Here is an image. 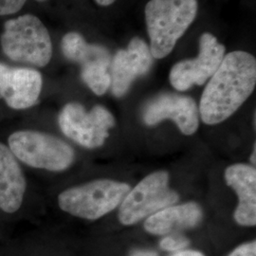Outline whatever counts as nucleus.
Here are the masks:
<instances>
[{
  "mask_svg": "<svg viewBox=\"0 0 256 256\" xmlns=\"http://www.w3.org/2000/svg\"><path fill=\"white\" fill-rule=\"evenodd\" d=\"M256 58L246 52H232L210 78L202 94L200 113L206 124H218L230 117L254 92Z\"/></svg>",
  "mask_w": 256,
  "mask_h": 256,
  "instance_id": "obj_1",
  "label": "nucleus"
},
{
  "mask_svg": "<svg viewBox=\"0 0 256 256\" xmlns=\"http://www.w3.org/2000/svg\"><path fill=\"white\" fill-rule=\"evenodd\" d=\"M198 8V0H150L147 3L146 20L153 58H164L173 50L196 18Z\"/></svg>",
  "mask_w": 256,
  "mask_h": 256,
  "instance_id": "obj_2",
  "label": "nucleus"
},
{
  "mask_svg": "<svg viewBox=\"0 0 256 256\" xmlns=\"http://www.w3.org/2000/svg\"><path fill=\"white\" fill-rule=\"evenodd\" d=\"M0 43L5 55L16 62L45 66L52 59V45L48 32L32 14L8 20Z\"/></svg>",
  "mask_w": 256,
  "mask_h": 256,
  "instance_id": "obj_3",
  "label": "nucleus"
},
{
  "mask_svg": "<svg viewBox=\"0 0 256 256\" xmlns=\"http://www.w3.org/2000/svg\"><path fill=\"white\" fill-rule=\"evenodd\" d=\"M129 191L126 183L98 180L66 189L59 194L58 204L72 216L96 220L116 209Z\"/></svg>",
  "mask_w": 256,
  "mask_h": 256,
  "instance_id": "obj_4",
  "label": "nucleus"
},
{
  "mask_svg": "<svg viewBox=\"0 0 256 256\" xmlns=\"http://www.w3.org/2000/svg\"><path fill=\"white\" fill-rule=\"evenodd\" d=\"M10 150L19 160L37 169L61 172L74 160V150L52 135L24 130L12 133L8 140Z\"/></svg>",
  "mask_w": 256,
  "mask_h": 256,
  "instance_id": "obj_5",
  "label": "nucleus"
},
{
  "mask_svg": "<svg viewBox=\"0 0 256 256\" xmlns=\"http://www.w3.org/2000/svg\"><path fill=\"white\" fill-rule=\"evenodd\" d=\"M168 183L169 174L165 171L146 176L129 191L122 202L119 210L120 223L128 226L136 224L178 202V194L169 188Z\"/></svg>",
  "mask_w": 256,
  "mask_h": 256,
  "instance_id": "obj_6",
  "label": "nucleus"
},
{
  "mask_svg": "<svg viewBox=\"0 0 256 256\" xmlns=\"http://www.w3.org/2000/svg\"><path fill=\"white\" fill-rule=\"evenodd\" d=\"M58 122L66 137L88 149L102 146L108 137V130L115 124L114 117L104 108L96 106L86 111L78 102L66 104Z\"/></svg>",
  "mask_w": 256,
  "mask_h": 256,
  "instance_id": "obj_7",
  "label": "nucleus"
},
{
  "mask_svg": "<svg viewBox=\"0 0 256 256\" xmlns=\"http://www.w3.org/2000/svg\"><path fill=\"white\" fill-rule=\"evenodd\" d=\"M225 54V48L209 32L200 37V54L190 60L174 64L170 72V82L180 92L189 90L194 84L202 86L207 82L220 68Z\"/></svg>",
  "mask_w": 256,
  "mask_h": 256,
  "instance_id": "obj_8",
  "label": "nucleus"
},
{
  "mask_svg": "<svg viewBox=\"0 0 256 256\" xmlns=\"http://www.w3.org/2000/svg\"><path fill=\"white\" fill-rule=\"evenodd\" d=\"M198 108L188 96L173 93L162 94L147 104L144 120L154 126L165 119L174 120L184 135H192L198 128Z\"/></svg>",
  "mask_w": 256,
  "mask_h": 256,
  "instance_id": "obj_9",
  "label": "nucleus"
},
{
  "mask_svg": "<svg viewBox=\"0 0 256 256\" xmlns=\"http://www.w3.org/2000/svg\"><path fill=\"white\" fill-rule=\"evenodd\" d=\"M111 86L115 96L122 97L138 76L146 74L153 64L150 46L140 39L133 38L128 50H120L111 62Z\"/></svg>",
  "mask_w": 256,
  "mask_h": 256,
  "instance_id": "obj_10",
  "label": "nucleus"
},
{
  "mask_svg": "<svg viewBox=\"0 0 256 256\" xmlns=\"http://www.w3.org/2000/svg\"><path fill=\"white\" fill-rule=\"evenodd\" d=\"M42 75L36 70L0 63V97L12 110L34 106L42 90Z\"/></svg>",
  "mask_w": 256,
  "mask_h": 256,
  "instance_id": "obj_11",
  "label": "nucleus"
},
{
  "mask_svg": "<svg viewBox=\"0 0 256 256\" xmlns=\"http://www.w3.org/2000/svg\"><path fill=\"white\" fill-rule=\"evenodd\" d=\"M225 180L238 196L234 220L242 226H256V168L243 164L232 165L225 171Z\"/></svg>",
  "mask_w": 256,
  "mask_h": 256,
  "instance_id": "obj_12",
  "label": "nucleus"
},
{
  "mask_svg": "<svg viewBox=\"0 0 256 256\" xmlns=\"http://www.w3.org/2000/svg\"><path fill=\"white\" fill-rule=\"evenodd\" d=\"M26 180L16 158L0 142V209L12 214L22 205Z\"/></svg>",
  "mask_w": 256,
  "mask_h": 256,
  "instance_id": "obj_13",
  "label": "nucleus"
},
{
  "mask_svg": "<svg viewBox=\"0 0 256 256\" xmlns=\"http://www.w3.org/2000/svg\"><path fill=\"white\" fill-rule=\"evenodd\" d=\"M202 218V208L194 202L168 206L148 216L144 229L149 234L164 236L178 230L196 226Z\"/></svg>",
  "mask_w": 256,
  "mask_h": 256,
  "instance_id": "obj_14",
  "label": "nucleus"
},
{
  "mask_svg": "<svg viewBox=\"0 0 256 256\" xmlns=\"http://www.w3.org/2000/svg\"><path fill=\"white\" fill-rule=\"evenodd\" d=\"M61 48L68 60L78 63L81 66L90 64H111L110 52L106 48L86 43L84 37L77 32L66 34L62 39Z\"/></svg>",
  "mask_w": 256,
  "mask_h": 256,
  "instance_id": "obj_15",
  "label": "nucleus"
},
{
  "mask_svg": "<svg viewBox=\"0 0 256 256\" xmlns=\"http://www.w3.org/2000/svg\"><path fill=\"white\" fill-rule=\"evenodd\" d=\"M81 76L84 84L96 95L104 94L111 84L108 68L104 64H84L81 66Z\"/></svg>",
  "mask_w": 256,
  "mask_h": 256,
  "instance_id": "obj_16",
  "label": "nucleus"
},
{
  "mask_svg": "<svg viewBox=\"0 0 256 256\" xmlns=\"http://www.w3.org/2000/svg\"><path fill=\"white\" fill-rule=\"evenodd\" d=\"M189 244L188 239L183 236H167L160 241V248L168 252H176L187 247Z\"/></svg>",
  "mask_w": 256,
  "mask_h": 256,
  "instance_id": "obj_17",
  "label": "nucleus"
},
{
  "mask_svg": "<svg viewBox=\"0 0 256 256\" xmlns=\"http://www.w3.org/2000/svg\"><path fill=\"white\" fill-rule=\"evenodd\" d=\"M27 0H0V16L18 12Z\"/></svg>",
  "mask_w": 256,
  "mask_h": 256,
  "instance_id": "obj_18",
  "label": "nucleus"
},
{
  "mask_svg": "<svg viewBox=\"0 0 256 256\" xmlns=\"http://www.w3.org/2000/svg\"><path fill=\"white\" fill-rule=\"evenodd\" d=\"M229 256H256V241L242 244L236 248Z\"/></svg>",
  "mask_w": 256,
  "mask_h": 256,
  "instance_id": "obj_19",
  "label": "nucleus"
},
{
  "mask_svg": "<svg viewBox=\"0 0 256 256\" xmlns=\"http://www.w3.org/2000/svg\"><path fill=\"white\" fill-rule=\"evenodd\" d=\"M130 256H158V254L152 250H137L132 252Z\"/></svg>",
  "mask_w": 256,
  "mask_h": 256,
  "instance_id": "obj_20",
  "label": "nucleus"
},
{
  "mask_svg": "<svg viewBox=\"0 0 256 256\" xmlns=\"http://www.w3.org/2000/svg\"><path fill=\"white\" fill-rule=\"evenodd\" d=\"M173 256H205L200 252L198 250H183L174 254Z\"/></svg>",
  "mask_w": 256,
  "mask_h": 256,
  "instance_id": "obj_21",
  "label": "nucleus"
},
{
  "mask_svg": "<svg viewBox=\"0 0 256 256\" xmlns=\"http://www.w3.org/2000/svg\"><path fill=\"white\" fill-rule=\"evenodd\" d=\"M95 1L101 6H108V5H111L113 2H115L116 0H95Z\"/></svg>",
  "mask_w": 256,
  "mask_h": 256,
  "instance_id": "obj_22",
  "label": "nucleus"
},
{
  "mask_svg": "<svg viewBox=\"0 0 256 256\" xmlns=\"http://www.w3.org/2000/svg\"><path fill=\"white\" fill-rule=\"evenodd\" d=\"M256 146H254V153H252V158H250V160H252V162L254 164H256Z\"/></svg>",
  "mask_w": 256,
  "mask_h": 256,
  "instance_id": "obj_23",
  "label": "nucleus"
},
{
  "mask_svg": "<svg viewBox=\"0 0 256 256\" xmlns=\"http://www.w3.org/2000/svg\"><path fill=\"white\" fill-rule=\"evenodd\" d=\"M39 1H43V0H39Z\"/></svg>",
  "mask_w": 256,
  "mask_h": 256,
  "instance_id": "obj_24",
  "label": "nucleus"
}]
</instances>
